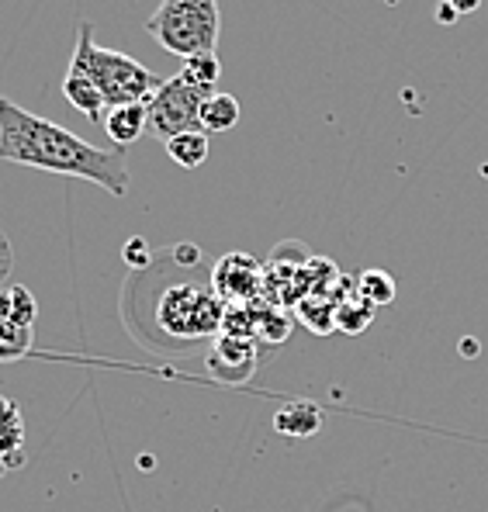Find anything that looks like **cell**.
I'll return each instance as SVG.
<instances>
[{
    "mask_svg": "<svg viewBox=\"0 0 488 512\" xmlns=\"http://www.w3.org/2000/svg\"><path fill=\"white\" fill-rule=\"evenodd\" d=\"M388 4H399V0H388Z\"/></svg>",
    "mask_w": 488,
    "mask_h": 512,
    "instance_id": "24",
    "label": "cell"
},
{
    "mask_svg": "<svg viewBox=\"0 0 488 512\" xmlns=\"http://www.w3.org/2000/svg\"><path fill=\"white\" fill-rule=\"evenodd\" d=\"M437 21H440V25H454V21H457V11H454V7L447 4V0H444V4L437 7Z\"/></svg>",
    "mask_w": 488,
    "mask_h": 512,
    "instance_id": "22",
    "label": "cell"
},
{
    "mask_svg": "<svg viewBox=\"0 0 488 512\" xmlns=\"http://www.w3.org/2000/svg\"><path fill=\"white\" fill-rule=\"evenodd\" d=\"M21 447H25V416L11 398H0V457L18 464Z\"/></svg>",
    "mask_w": 488,
    "mask_h": 512,
    "instance_id": "11",
    "label": "cell"
},
{
    "mask_svg": "<svg viewBox=\"0 0 488 512\" xmlns=\"http://www.w3.org/2000/svg\"><path fill=\"white\" fill-rule=\"evenodd\" d=\"M194 84H201L205 90H219V77H222V63H219V52H208V56H194V59H184V70Z\"/></svg>",
    "mask_w": 488,
    "mask_h": 512,
    "instance_id": "19",
    "label": "cell"
},
{
    "mask_svg": "<svg viewBox=\"0 0 488 512\" xmlns=\"http://www.w3.org/2000/svg\"><path fill=\"white\" fill-rule=\"evenodd\" d=\"M70 66L84 70L94 87L101 90L108 108H122V104H146L149 97L160 90L163 80L153 70L139 63V59L125 56L118 49H104L94 42V25L80 21L77 32V49H73Z\"/></svg>",
    "mask_w": 488,
    "mask_h": 512,
    "instance_id": "2",
    "label": "cell"
},
{
    "mask_svg": "<svg viewBox=\"0 0 488 512\" xmlns=\"http://www.w3.org/2000/svg\"><path fill=\"white\" fill-rule=\"evenodd\" d=\"M291 336V315L284 308L264 305L257 319V346H281Z\"/></svg>",
    "mask_w": 488,
    "mask_h": 512,
    "instance_id": "17",
    "label": "cell"
},
{
    "mask_svg": "<svg viewBox=\"0 0 488 512\" xmlns=\"http://www.w3.org/2000/svg\"><path fill=\"white\" fill-rule=\"evenodd\" d=\"M212 291L225 305H253L264 295V267L250 253H225L212 267Z\"/></svg>",
    "mask_w": 488,
    "mask_h": 512,
    "instance_id": "6",
    "label": "cell"
},
{
    "mask_svg": "<svg viewBox=\"0 0 488 512\" xmlns=\"http://www.w3.org/2000/svg\"><path fill=\"white\" fill-rule=\"evenodd\" d=\"M357 295L374 308L392 305L395 301V277L385 274V270H364V274L357 277Z\"/></svg>",
    "mask_w": 488,
    "mask_h": 512,
    "instance_id": "18",
    "label": "cell"
},
{
    "mask_svg": "<svg viewBox=\"0 0 488 512\" xmlns=\"http://www.w3.org/2000/svg\"><path fill=\"white\" fill-rule=\"evenodd\" d=\"M447 4L454 7L457 18H461V14H475L478 7H482V0H447Z\"/></svg>",
    "mask_w": 488,
    "mask_h": 512,
    "instance_id": "21",
    "label": "cell"
},
{
    "mask_svg": "<svg viewBox=\"0 0 488 512\" xmlns=\"http://www.w3.org/2000/svg\"><path fill=\"white\" fill-rule=\"evenodd\" d=\"M239 101L232 94H212L205 104H201V132H229V128L239 125Z\"/></svg>",
    "mask_w": 488,
    "mask_h": 512,
    "instance_id": "12",
    "label": "cell"
},
{
    "mask_svg": "<svg viewBox=\"0 0 488 512\" xmlns=\"http://www.w3.org/2000/svg\"><path fill=\"white\" fill-rule=\"evenodd\" d=\"M208 374L225 384H243L250 381L253 367H257V343L243 340V336H215L212 350L205 357Z\"/></svg>",
    "mask_w": 488,
    "mask_h": 512,
    "instance_id": "7",
    "label": "cell"
},
{
    "mask_svg": "<svg viewBox=\"0 0 488 512\" xmlns=\"http://www.w3.org/2000/svg\"><path fill=\"white\" fill-rule=\"evenodd\" d=\"M63 97L80 111V115L90 118V122H97V125L104 122V108H108V104H104L101 90L94 87V80H90L84 70H77V66H70V70H66Z\"/></svg>",
    "mask_w": 488,
    "mask_h": 512,
    "instance_id": "9",
    "label": "cell"
},
{
    "mask_svg": "<svg viewBox=\"0 0 488 512\" xmlns=\"http://www.w3.org/2000/svg\"><path fill=\"white\" fill-rule=\"evenodd\" d=\"M7 270H11V250H7L4 236H0V281H4Z\"/></svg>",
    "mask_w": 488,
    "mask_h": 512,
    "instance_id": "23",
    "label": "cell"
},
{
    "mask_svg": "<svg viewBox=\"0 0 488 512\" xmlns=\"http://www.w3.org/2000/svg\"><path fill=\"white\" fill-rule=\"evenodd\" d=\"M295 315L312 336H329L336 329V305L333 298H298Z\"/></svg>",
    "mask_w": 488,
    "mask_h": 512,
    "instance_id": "15",
    "label": "cell"
},
{
    "mask_svg": "<svg viewBox=\"0 0 488 512\" xmlns=\"http://www.w3.org/2000/svg\"><path fill=\"white\" fill-rule=\"evenodd\" d=\"M167 156L184 170H198L201 163L208 160V132L194 128V132H184V135H174L167 142Z\"/></svg>",
    "mask_w": 488,
    "mask_h": 512,
    "instance_id": "13",
    "label": "cell"
},
{
    "mask_svg": "<svg viewBox=\"0 0 488 512\" xmlns=\"http://www.w3.org/2000/svg\"><path fill=\"white\" fill-rule=\"evenodd\" d=\"M156 329L167 340L194 343V340H212L222 333L225 322V301L212 288L194 281H180L163 288L156 298Z\"/></svg>",
    "mask_w": 488,
    "mask_h": 512,
    "instance_id": "4",
    "label": "cell"
},
{
    "mask_svg": "<svg viewBox=\"0 0 488 512\" xmlns=\"http://www.w3.org/2000/svg\"><path fill=\"white\" fill-rule=\"evenodd\" d=\"M215 94H219V90H215ZM208 97H212V90L194 84L187 73H177V77L163 80L160 90L146 101L149 135L170 142L174 135L201 128V104H205Z\"/></svg>",
    "mask_w": 488,
    "mask_h": 512,
    "instance_id": "5",
    "label": "cell"
},
{
    "mask_svg": "<svg viewBox=\"0 0 488 512\" xmlns=\"http://www.w3.org/2000/svg\"><path fill=\"white\" fill-rule=\"evenodd\" d=\"M35 315H39V305H35V298L28 288L0 291V319L4 322H11V326H18V329H32Z\"/></svg>",
    "mask_w": 488,
    "mask_h": 512,
    "instance_id": "14",
    "label": "cell"
},
{
    "mask_svg": "<svg viewBox=\"0 0 488 512\" xmlns=\"http://www.w3.org/2000/svg\"><path fill=\"white\" fill-rule=\"evenodd\" d=\"M274 429L281 436H295V440L312 436L322 429V409L312 402H288L274 412Z\"/></svg>",
    "mask_w": 488,
    "mask_h": 512,
    "instance_id": "10",
    "label": "cell"
},
{
    "mask_svg": "<svg viewBox=\"0 0 488 512\" xmlns=\"http://www.w3.org/2000/svg\"><path fill=\"white\" fill-rule=\"evenodd\" d=\"M371 319H374V305H367L357 291L336 305V329H340V333H347V336L364 333V329L371 326Z\"/></svg>",
    "mask_w": 488,
    "mask_h": 512,
    "instance_id": "16",
    "label": "cell"
},
{
    "mask_svg": "<svg viewBox=\"0 0 488 512\" xmlns=\"http://www.w3.org/2000/svg\"><path fill=\"white\" fill-rule=\"evenodd\" d=\"M0 160L21 167L80 177L122 198L129 191V163L125 149H101L73 135L70 128L32 115L21 104L0 97Z\"/></svg>",
    "mask_w": 488,
    "mask_h": 512,
    "instance_id": "1",
    "label": "cell"
},
{
    "mask_svg": "<svg viewBox=\"0 0 488 512\" xmlns=\"http://www.w3.org/2000/svg\"><path fill=\"white\" fill-rule=\"evenodd\" d=\"M146 32L180 59L208 56L219 49V0H163L149 14Z\"/></svg>",
    "mask_w": 488,
    "mask_h": 512,
    "instance_id": "3",
    "label": "cell"
},
{
    "mask_svg": "<svg viewBox=\"0 0 488 512\" xmlns=\"http://www.w3.org/2000/svg\"><path fill=\"white\" fill-rule=\"evenodd\" d=\"M149 260H153V256H149L146 239H129V243H125V263H129V267H149Z\"/></svg>",
    "mask_w": 488,
    "mask_h": 512,
    "instance_id": "20",
    "label": "cell"
},
{
    "mask_svg": "<svg viewBox=\"0 0 488 512\" xmlns=\"http://www.w3.org/2000/svg\"><path fill=\"white\" fill-rule=\"evenodd\" d=\"M101 125H104V132H108V139L115 142L118 149H125L149 132V111H146V104H122V108H108V115H104Z\"/></svg>",
    "mask_w": 488,
    "mask_h": 512,
    "instance_id": "8",
    "label": "cell"
}]
</instances>
